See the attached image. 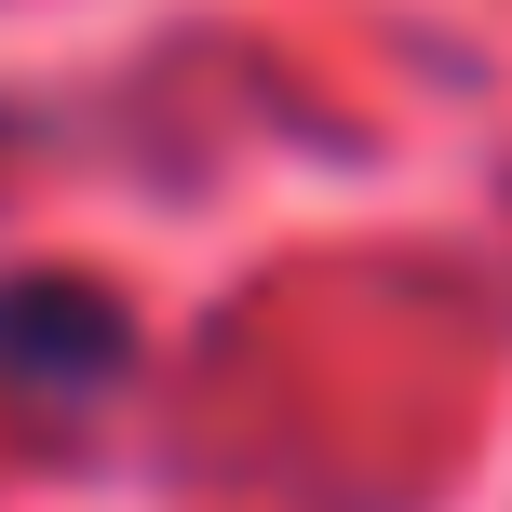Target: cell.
<instances>
[{
  "label": "cell",
  "mask_w": 512,
  "mask_h": 512,
  "mask_svg": "<svg viewBox=\"0 0 512 512\" xmlns=\"http://www.w3.org/2000/svg\"><path fill=\"white\" fill-rule=\"evenodd\" d=\"M122 351H135V324L95 283H0V364L27 391H108Z\"/></svg>",
  "instance_id": "cell-1"
}]
</instances>
